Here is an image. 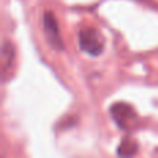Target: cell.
<instances>
[{"mask_svg": "<svg viewBox=\"0 0 158 158\" xmlns=\"http://www.w3.org/2000/svg\"><path fill=\"white\" fill-rule=\"evenodd\" d=\"M140 2H143V0H140Z\"/></svg>", "mask_w": 158, "mask_h": 158, "instance_id": "obj_6", "label": "cell"}, {"mask_svg": "<svg viewBox=\"0 0 158 158\" xmlns=\"http://www.w3.org/2000/svg\"><path fill=\"white\" fill-rule=\"evenodd\" d=\"M139 151V144L132 137H123L117 147V156L119 158H133Z\"/></svg>", "mask_w": 158, "mask_h": 158, "instance_id": "obj_4", "label": "cell"}, {"mask_svg": "<svg viewBox=\"0 0 158 158\" xmlns=\"http://www.w3.org/2000/svg\"><path fill=\"white\" fill-rule=\"evenodd\" d=\"M14 57H15L14 46L8 40H6L3 43V49H2V74L4 77V81L6 77L8 75V67H11L14 63Z\"/></svg>", "mask_w": 158, "mask_h": 158, "instance_id": "obj_5", "label": "cell"}, {"mask_svg": "<svg viewBox=\"0 0 158 158\" xmlns=\"http://www.w3.org/2000/svg\"><path fill=\"white\" fill-rule=\"evenodd\" d=\"M110 115L115 122V125L122 131H131L139 119L133 107L128 103H123V101H118V103L112 104L110 107Z\"/></svg>", "mask_w": 158, "mask_h": 158, "instance_id": "obj_2", "label": "cell"}, {"mask_svg": "<svg viewBox=\"0 0 158 158\" xmlns=\"http://www.w3.org/2000/svg\"><path fill=\"white\" fill-rule=\"evenodd\" d=\"M78 44L89 56H100L104 50V36L96 28H83L78 33Z\"/></svg>", "mask_w": 158, "mask_h": 158, "instance_id": "obj_1", "label": "cell"}, {"mask_svg": "<svg viewBox=\"0 0 158 158\" xmlns=\"http://www.w3.org/2000/svg\"><path fill=\"white\" fill-rule=\"evenodd\" d=\"M43 28H44V35H46L50 46L56 50H64V43L63 39H61L57 18L54 17V14L52 11H46L43 14Z\"/></svg>", "mask_w": 158, "mask_h": 158, "instance_id": "obj_3", "label": "cell"}]
</instances>
